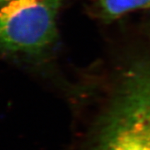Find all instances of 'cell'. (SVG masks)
Returning a JSON list of instances; mask_svg holds the SVG:
<instances>
[{
	"instance_id": "obj_4",
	"label": "cell",
	"mask_w": 150,
	"mask_h": 150,
	"mask_svg": "<svg viewBox=\"0 0 150 150\" xmlns=\"http://www.w3.org/2000/svg\"><path fill=\"white\" fill-rule=\"evenodd\" d=\"M9 1L10 0H0V8L4 5V4H6L7 3H8Z\"/></svg>"
},
{
	"instance_id": "obj_2",
	"label": "cell",
	"mask_w": 150,
	"mask_h": 150,
	"mask_svg": "<svg viewBox=\"0 0 150 150\" xmlns=\"http://www.w3.org/2000/svg\"><path fill=\"white\" fill-rule=\"evenodd\" d=\"M62 0H10L0 8V49L37 54L57 37Z\"/></svg>"
},
{
	"instance_id": "obj_3",
	"label": "cell",
	"mask_w": 150,
	"mask_h": 150,
	"mask_svg": "<svg viewBox=\"0 0 150 150\" xmlns=\"http://www.w3.org/2000/svg\"><path fill=\"white\" fill-rule=\"evenodd\" d=\"M150 0H99L98 10L103 19L111 21L130 12L149 9Z\"/></svg>"
},
{
	"instance_id": "obj_1",
	"label": "cell",
	"mask_w": 150,
	"mask_h": 150,
	"mask_svg": "<svg viewBox=\"0 0 150 150\" xmlns=\"http://www.w3.org/2000/svg\"><path fill=\"white\" fill-rule=\"evenodd\" d=\"M118 83L92 150H150V57L132 63Z\"/></svg>"
}]
</instances>
